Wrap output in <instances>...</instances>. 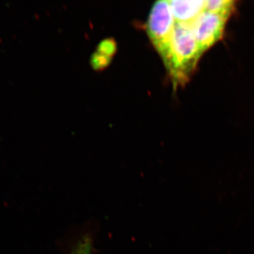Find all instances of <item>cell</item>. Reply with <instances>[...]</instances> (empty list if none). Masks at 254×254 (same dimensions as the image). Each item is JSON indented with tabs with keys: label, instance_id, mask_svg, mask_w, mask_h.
Masks as SVG:
<instances>
[{
	"label": "cell",
	"instance_id": "obj_1",
	"mask_svg": "<svg viewBox=\"0 0 254 254\" xmlns=\"http://www.w3.org/2000/svg\"><path fill=\"white\" fill-rule=\"evenodd\" d=\"M203 55L190 24L176 22L168 53L163 58L175 88L186 84Z\"/></svg>",
	"mask_w": 254,
	"mask_h": 254
},
{
	"label": "cell",
	"instance_id": "obj_2",
	"mask_svg": "<svg viewBox=\"0 0 254 254\" xmlns=\"http://www.w3.org/2000/svg\"><path fill=\"white\" fill-rule=\"evenodd\" d=\"M175 24L176 21L170 7V1L165 0L156 1L150 10L146 23V31L161 58L168 53Z\"/></svg>",
	"mask_w": 254,
	"mask_h": 254
},
{
	"label": "cell",
	"instance_id": "obj_3",
	"mask_svg": "<svg viewBox=\"0 0 254 254\" xmlns=\"http://www.w3.org/2000/svg\"><path fill=\"white\" fill-rule=\"evenodd\" d=\"M228 18L205 10L190 23L195 41L203 54L222 39Z\"/></svg>",
	"mask_w": 254,
	"mask_h": 254
},
{
	"label": "cell",
	"instance_id": "obj_4",
	"mask_svg": "<svg viewBox=\"0 0 254 254\" xmlns=\"http://www.w3.org/2000/svg\"><path fill=\"white\" fill-rule=\"evenodd\" d=\"M169 1L177 23L190 24L205 11V1L173 0Z\"/></svg>",
	"mask_w": 254,
	"mask_h": 254
},
{
	"label": "cell",
	"instance_id": "obj_5",
	"mask_svg": "<svg viewBox=\"0 0 254 254\" xmlns=\"http://www.w3.org/2000/svg\"><path fill=\"white\" fill-rule=\"evenodd\" d=\"M236 8V1L232 0L205 1V10L230 18Z\"/></svg>",
	"mask_w": 254,
	"mask_h": 254
},
{
	"label": "cell",
	"instance_id": "obj_6",
	"mask_svg": "<svg viewBox=\"0 0 254 254\" xmlns=\"http://www.w3.org/2000/svg\"><path fill=\"white\" fill-rule=\"evenodd\" d=\"M93 250V243L91 237L85 235L78 240L70 254H92Z\"/></svg>",
	"mask_w": 254,
	"mask_h": 254
},
{
	"label": "cell",
	"instance_id": "obj_7",
	"mask_svg": "<svg viewBox=\"0 0 254 254\" xmlns=\"http://www.w3.org/2000/svg\"><path fill=\"white\" fill-rule=\"evenodd\" d=\"M118 50L117 43L113 38H107L100 41L96 48V51L113 59Z\"/></svg>",
	"mask_w": 254,
	"mask_h": 254
},
{
	"label": "cell",
	"instance_id": "obj_8",
	"mask_svg": "<svg viewBox=\"0 0 254 254\" xmlns=\"http://www.w3.org/2000/svg\"><path fill=\"white\" fill-rule=\"evenodd\" d=\"M112 60L111 58L95 51L91 57V65L96 71H101L109 66Z\"/></svg>",
	"mask_w": 254,
	"mask_h": 254
}]
</instances>
